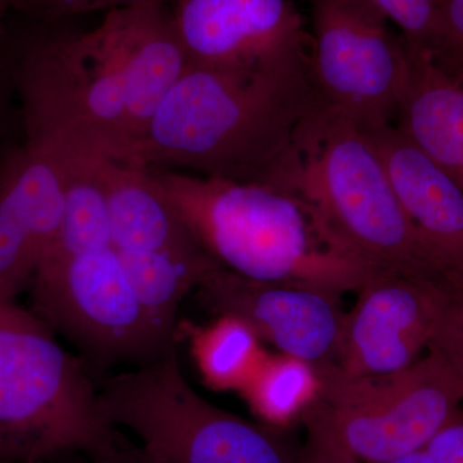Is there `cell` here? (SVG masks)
<instances>
[{
  "instance_id": "cell-16",
  "label": "cell",
  "mask_w": 463,
  "mask_h": 463,
  "mask_svg": "<svg viewBox=\"0 0 463 463\" xmlns=\"http://www.w3.org/2000/svg\"><path fill=\"white\" fill-rule=\"evenodd\" d=\"M100 172L115 249L206 252L183 223L149 170L103 158Z\"/></svg>"
},
{
  "instance_id": "cell-30",
  "label": "cell",
  "mask_w": 463,
  "mask_h": 463,
  "mask_svg": "<svg viewBox=\"0 0 463 463\" xmlns=\"http://www.w3.org/2000/svg\"><path fill=\"white\" fill-rule=\"evenodd\" d=\"M18 0H0V42L3 38V30H5V21L12 9H17Z\"/></svg>"
},
{
  "instance_id": "cell-13",
  "label": "cell",
  "mask_w": 463,
  "mask_h": 463,
  "mask_svg": "<svg viewBox=\"0 0 463 463\" xmlns=\"http://www.w3.org/2000/svg\"><path fill=\"white\" fill-rule=\"evenodd\" d=\"M65 158L29 142L0 152V303L30 288L63 210Z\"/></svg>"
},
{
  "instance_id": "cell-23",
  "label": "cell",
  "mask_w": 463,
  "mask_h": 463,
  "mask_svg": "<svg viewBox=\"0 0 463 463\" xmlns=\"http://www.w3.org/2000/svg\"><path fill=\"white\" fill-rule=\"evenodd\" d=\"M438 44L432 61L457 84H463V0H437Z\"/></svg>"
},
{
  "instance_id": "cell-11",
  "label": "cell",
  "mask_w": 463,
  "mask_h": 463,
  "mask_svg": "<svg viewBox=\"0 0 463 463\" xmlns=\"http://www.w3.org/2000/svg\"><path fill=\"white\" fill-rule=\"evenodd\" d=\"M457 295L435 279L381 272L358 291L345 313L334 364L349 376L404 370L429 349Z\"/></svg>"
},
{
  "instance_id": "cell-2",
  "label": "cell",
  "mask_w": 463,
  "mask_h": 463,
  "mask_svg": "<svg viewBox=\"0 0 463 463\" xmlns=\"http://www.w3.org/2000/svg\"><path fill=\"white\" fill-rule=\"evenodd\" d=\"M149 173L201 248L227 272L340 297L380 273L343 251L294 192L173 170Z\"/></svg>"
},
{
  "instance_id": "cell-28",
  "label": "cell",
  "mask_w": 463,
  "mask_h": 463,
  "mask_svg": "<svg viewBox=\"0 0 463 463\" xmlns=\"http://www.w3.org/2000/svg\"><path fill=\"white\" fill-rule=\"evenodd\" d=\"M14 90L7 60L0 57V134L5 124V109H7V91Z\"/></svg>"
},
{
  "instance_id": "cell-4",
  "label": "cell",
  "mask_w": 463,
  "mask_h": 463,
  "mask_svg": "<svg viewBox=\"0 0 463 463\" xmlns=\"http://www.w3.org/2000/svg\"><path fill=\"white\" fill-rule=\"evenodd\" d=\"M283 190L298 194L355 260L448 285L405 214L373 137L352 118L317 103L301 125Z\"/></svg>"
},
{
  "instance_id": "cell-24",
  "label": "cell",
  "mask_w": 463,
  "mask_h": 463,
  "mask_svg": "<svg viewBox=\"0 0 463 463\" xmlns=\"http://www.w3.org/2000/svg\"><path fill=\"white\" fill-rule=\"evenodd\" d=\"M147 3H169V0H18L17 9L29 12L47 24H58L67 18L109 12L112 9L147 5Z\"/></svg>"
},
{
  "instance_id": "cell-8",
  "label": "cell",
  "mask_w": 463,
  "mask_h": 463,
  "mask_svg": "<svg viewBox=\"0 0 463 463\" xmlns=\"http://www.w3.org/2000/svg\"><path fill=\"white\" fill-rule=\"evenodd\" d=\"M30 288L33 312L90 368H136L175 347L148 318L115 248L45 261Z\"/></svg>"
},
{
  "instance_id": "cell-20",
  "label": "cell",
  "mask_w": 463,
  "mask_h": 463,
  "mask_svg": "<svg viewBox=\"0 0 463 463\" xmlns=\"http://www.w3.org/2000/svg\"><path fill=\"white\" fill-rule=\"evenodd\" d=\"M258 335L241 319L221 321L194 339V355L201 373L218 389H243L261 364Z\"/></svg>"
},
{
  "instance_id": "cell-22",
  "label": "cell",
  "mask_w": 463,
  "mask_h": 463,
  "mask_svg": "<svg viewBox=\"0 0 463 463\" xmlns=\"http://www.w3.org/2000/svg\"><path fill=\"white\" fill-rule=\"evenodd\" d=\"M301 421L306 443L294 463H361L341 440L318 397L301 414Z\"/></svg>"
},
{
  "instance_id": "cell-6",
  "label": "cell",
  "mask_w": 463,
  "mask_h": 463,
  "mask_svg": "<svg viewBox=\"0 0 463 463\" xmlns=\"http://www.w3.org/2000/svg\"><path fill=\"white\" fill-rule=\"evenodd\" d=\"M109 425L132 432L155 463H294L265 426L201 397L179 364L176 347L151 364L99 385Z\"/></svg>"
},
{
  "instance_id": "cell-14",
  "label": "cell",
  "mask_w": 463,
  "mask_h": 463,
  "mask_svg": "<svg viewBox=\"0 0 463 463\" xmlns=\"http://www.w3.org/2000/svg\"><path fill=\"white\" fill-rule=\"evenodd\" d=\"M437 272L463 295V190L395 125L365 128Z\"/></svg>"
},
{
  "instance_id": "cell-18",
  "label": "cell",
  "mask_w": 463,
  "mask_h": 463,
  "mask_svg": "<svg viewBox=\"0 0 463 463\" xmlns=\"http://www.w3.org/2000/svg\"><path fill=\"white\" fill-rule=\"evenodd\" d=\"M62 156L65 158L62 218L41 265L114 248L108 196L100 172V163L105 157Z\"/></svg>"
},
{
  "instance_id": "cell-32",
  "label": "cell",
  "mask_w": 463,
  "mask_h": 463,
  "mask_svg": "<svg viewBox=\"0 0 463 463\" xmlns=\"http://www.w3.org/2000/svg\"><path fill=\"white\" fill-rule=\"evenodd\" d=\"M458 85H461V84H458ZM461 87L463 88V84L461 85Z\"/></svg>"
},
{
  "instance_id": "cell-25",
  "label": "cell",
  "mask_w": 463,
  "mask_h": 463,
  "mask_svg": "<svg viewBox=\"0 0 463 463\" xmlns=\"http://www.w3.org/2000/svg\"><path fill=\"white\" fill-rule=\"evenodd\" d=\"M429 347L439 350L463 376V295L448 307Z\"/></svg>"
},
{
  "instance_id": "cell-9",
  "label": "cell",
  "mask_w": 463,
  "mask_h": 463,
  "mask_svg": "<svg viewBox=\"0 0 463 463\" xmlns=\"http://www.w3.org/2000/svg\"><path fill=\"white\" fill-rule=\"evenodd\" d=\"M309 79L323 108L364 128L394 125L410 72L401 33L370 0H306Z\"/></svg>"
},
{
  "instance_id": "cell-12",
  "label": "cell",
  "mask_w": 463,
  "mask_h": 463,
  "mask_svg": "<svg viewBox=\"0 0 463 463\" xmlns=\"http://www.w3.org/2000/svg\"><path fill=\"white\" fill-rule=\"evenodd\" d=\"M194 289L206 309L241 319L283 355L312 367L334 364L345 319L340 295L298 283L252 281L222 268Z\"/></svg>"
},
{
  "instance_id": "cell-7",
  "label": "cell",
  "mask_w": 463,
  "mask_h": 463,
  "mask_svg": "<svg viewBox=\"0 0 463 463\" xmlns=\"http://www.w3.org/2000/svg\"><path fill=\"white\" fill-rule=\"evenodd\" d=\"M398 373L349 376L315 365L318 399L337 434L365 463H390L422 449L463 404V376L434 347Z\"/></svg>"
},
{
  "instance_id": "cell-29",
  "label": "cell",
  "mask_w": 463,
  "mask_h": 463,
  "mask_svg": "<svg viewBox=\"0 0 463 463\" xmlns=\"http://www.w3.org/2000/svg\"><path fill=\"white\" fill-rule=\"evenodd\" d=\"M390 463H438L430 455H429L428 450L425 448L422 449L414 450L412 453H408V455L399 457V458L394 459V461Z\"/></svg>"
},
{
  "instance_id": "cell-17",
  "label": "cell",
  "mask_w": 463,
  "mask_h": 463,
  "mask_svg": "<svg viewBox=\"0 0 463 463\" xmlns=\"http://www.w3.org/2000/svg\"><path fill=\"white\" fill-rule=\"evenodd\" d=\"M139 303L167 340L175 343L176 317L183 298L218 264L206 252L118 250Z\"/></svg>"
},
{
  "instance_id": "cell-3",
  "label": "cell",
  "mask_w": 463,
  "mask_h": 463,
  "mask_svg": "<svg viewBox=\"0 0 463 463\" xmlns=\"http://www.w3.org/2000/svg\"><path fill=\"white\" fill-rule=\"evenodd\" d=\"M25 141L127 163L134 146L120 9L90 32H47L7 60Z\"/></svg>"
},
{
  "instance_id": "cell-21",
  "label": "cell",
  "mask_w": 463,
  "mask_h": 463,
  "mask_svg": "<svg viewBox=\"0 0 463 463\" xmlns=\"http://www.w3.org/2000/svg\"><path fill=\"white\" fill-rule=\"evenodd\" d=\"M397 26L405 43L414 50L435 52L438 44L437 0H370Z\"/></svg>"
},
{
  "instance_id": "cell-10",
  "label": "cell",
  "mask_w": 463,
  "mask_h": 463,
  "mask_svg": "<svg viewBox=\"0 0 463 463\" xmlns=\"http://www.w3.org/2000/svg\"><path fill=\"white\" fill-rule=\"evenodd\" d=\"M188 66L309 74V26L292 0H169Z\"/></svg>"
},
{
  "instance_id": "cell-26",
  "label": "cell",
  "mask_w": 463,
  "mask_h": 463,
  "mask_svg": "<svg viewBox=\"0 0 463 463\" xmlns=\"http://www.w3.org/2000/svg\"><path fill=\"white\" fill-rule=\"evenodd\" d=\"M425 449L438 463H463V404L426 444Z\"/></svg>"
},
{
  "instance_id": "cell-31",
  "label": "cell",
  "mask_w": 463,
  "mask_h": 463,
  "mask_svg": "<svg viewBox=\"0 0 463 463\" xmlns=\"http://www.w3.org/2000/svg\"><path fill=\"white\" fill-rule=\"evenodd\" d=\"M0 463H11V462H0Z\"/></svg>"
},
{
  "instance_id": "cell-5",
  "label": "cell",
  "mask_w": 463,
  "mask_h": 463,
  "mask_svg": "<svg viewBox=\"0 0 463 463\" xmlns=\"http://www.w3.org/2000/svg\"><path fill=\"white\" fill-rule=\"evenodd\" d=\"M90 365L17 301L0 303V462L47 463L120 449Z\"/></svg>"
},
{
  "instance_id": "cell-1",
  "label": "cell",
  "mask_w": 463,
  "mask_h": 463,
  "mask_svg": "<svg viewBox=\"0 0 463 463\" xmlns=\"http://www.w3.org/2000/svg\"><path fill=\"white\" fill-rule=\"evenodd\" d=\"M317 103L309 74L188 66L128 164L283 188Z\"/></svg>"
},
{
  "instance_id": "cell-19",
  "label": "cell",
  "mask_w": 463,
  "mask_h": 463,
  "mask_svg": "<svg viewBox=\"0 0 463 463\" xmlns=\"http://www.w3.org/2000/svg\"><path fill=\"white\" fill-rule=\"evenodd\" d=\"M242 390L265 422L285 426L318 397V380L312 365L282 355L261 362Z\"/></svg>"
},
{
  "instance_id": "cell-27",
  "label": "cell",
  "mask_w": 463,
  "mask_h": 463,
  "mask_svg": "<svg viewBox=\"0 0 463 463\" xmlns=\"http://www.w3.org/2000/svg\"><path fill=\"white\" fill-rule=\"evenodd\" d=\"M91 463H155L148 458V456L139 448V449H132V448L121 447L115 453L103 458L93 459Z\"/></svg>"
},
{
  "instance_id": "cell-15",
  "label": "cell",
  "mask_w": 463,
  "mask_h": 463,
  "mask_svg": "<svg viewBox=\"0 0 463 463\" xmlns=\"http://www.w3.org/2000/svg\"><path fill=\"white\" fill-rule=\"evenodd\" d=\"M408 51L410 72L394 125L463 190V88L430 53Z\"/></svg>"
}]
</instances>
